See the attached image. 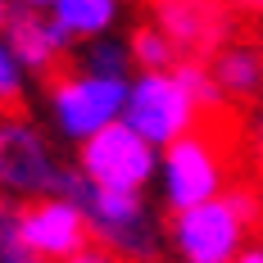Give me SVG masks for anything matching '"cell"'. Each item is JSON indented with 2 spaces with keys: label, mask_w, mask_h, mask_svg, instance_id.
Instances as JSON below:
<instances>
[{
  "label": "cell",
  "mask_w": 263,
  "mask_h": 263,
  "mask_svg": "<svg viewBox=\"0 0 263 263\" xmlns=\"http://www.w3.org/2000/svg\"><path fill=\"white\" fill-rule=\"evenodd\" d=\"M127 64H132V46L123 41H114V36H100V41H91L86 50H82V73H96V78H118L127 82Z\"/></svg>",
  "instance_id": "4fadbf2b"
},
{
  "label": "cell",
  "mask_w": 263,
  "mask_h": 263,
  "mask_svg": "<svg viewBox=\"0 0 263 263\" xmlns=\"http://www.w3.org/2000/svg\"><path fill=\"white\" fill-rule=\"evenodd\" d=\"M59 195L73 200L91 227V236L105 250H114L118 259H150L159 250V232H155V213L145 209L141 195H118V191H100L91 186L82 173H64Z\"/></svg>",
  "instance_id": "6da1fadb"
},
{
  "label": "cell",
  "mask_w": 263,
  "mask_h": 263,
  "mask_svg": "<svg viewBox=\"0 0 263 263\" xmlns=\"http://www.w3.org/2000/svg\"><path fill=\"white\" fill-rule=\"evenodd\" d=\"M82 177L100 191H118V195H141V186L159 173V155L155 145L132 132L127 123H114L109 132L91 136L82 145Z\"/></svg>",
  "instance_id": "277c9868"
},
{
  "label": "cell",
  "mask_w": 263,
  "mask_h": 263,
  "mask_svg": "<svg viewBox=\"0 0 263 263\" xmlns=\"http://www.w3.org/2000/svg\"><path fill=\"white\" fill-rule=\"evenodd\" d=\"M236 263H263V245H250V250H245Z\"/></svg>",
  "instance_id": "d6986e66"
},
{
  "label": "cell",
  "mask_w": 263,
  "mask_h": 263,
  "mask_svg": "<svg viewBox=\"0 0 263 263\" xmlns=\"http://www.w3.org/2000/svg\"><path fill=\"white\" fill-rule=\"evenodd\" d=\"M5 41H9V50L18 54L23 68H50L68 36L46 14H9V36Z\"/></svg>",
  "instance_id": "9c48e42d"
},
{
  "label": "cell",
  "mask_w": 263,
  "mask_h": 263,
  "mask_svg": "<svg viewBox=\"0 0 263 263\" xmlns=\"http://www.w3.org/2000/svg\"><path fill=\"white\" fill-rule=\"evenodd\" d=\"M64 173L54 168L41 132L27 123H0V191L9 195H59Z\"/></svg>",
  "instance_id": "52a82bcc"
},
{
  "label": "cell",
  "mask_w": 263,
  "mask_h": 263,
  "mask_svg": "<svg viewBox=\"0 0 263 263\" xmlns=\"http://www.w3.org/2000/svg\"><path fill=\"white\" fill-rule=\"evenodd\" d=\"M86 236H91V227H86L82 209L64 195L36 200V204L23 209V240L36 259H54V263L78 259L82 250H91Z\"/></svg>",
  "instance_id": "ba28073f"
},
{
  "label": "cell",
  "mask_w": 263,
  "mask_h": 263,
  "mask_svg": "<svg viewBox=\"0 0 263 263\" xmlns=\"http://www.w3.org/2000/svg\"><path fill=\"white\" fill-rule=\"evenodd\" d=\"M173 73H177V82L186 86V96H191V100H195L200 109L218 105V96H222V86L213 82V73H209V68H200V64H177Z\"/></svg>",
  "instance_id": "2e32d148"
},
{
  "label": "cell",
  "mask_w": 263,
  "mask_h": 263,
  "mask_svg": "<svg viewBox=\"0 0 263 263\" xmlns=\"http://www.w3.org/2000/svg\"><path fill=\"white\" fill-rule=\"evenodd\" d=\"M127 91L132 82H118V78H96V73H73L54 86L50 96V109H54V123L68 141H91L109 132L114 123H123L127 114Z\"/></svg>",
  "instance_id": "5b68a950"
},
{
  "label": "cell",
  "mask_w": 263,
  "mask_h": 263,
  "mask_svg": "<svg viewBox=\"0 0 263 263\" xmlns=\"http://www.w3.org/2000/svg\"><path fill=\"white\" fill-rule=\"evenodd\" d=\"M0 23H9V18H5V5H0Z\"/></svg>",
  "instance_id": "ffe728a7"
},
{
  "label": "cell",
  "mask_w": 263,
  "mask_h": 263,
  "mask_svg": "<svg viewBox=\"0 0 263 263\" xmlns=\"http://www.w3.org/2000/svg\"><path fill=\"white\" fill-rule=\"evenodd\" d=\"M159 32L177 46V50H209L213 41L222 36V18L213 9H200V5H163L159 9Z\"/></svg>",
  "instance_id": "30bf717a"
},
{
  "label": "cell",
  "mask_w": 263,
  "mask_h": 263,
  "mask_svg": "<svg viewBox=\"0 0 263 263\" xmlns=\"http://www.w3.org/2000/svg\"><path fill=\"white\" fill-rule=\"evenodd\" d=\"M213 82L227 91V96H259L263 91V59L250 46H232V50L218 54L213 64Z\"/></svg>",
  "instance_id": "7c38bea8"
},
{
  "label": "cell",
  "mask_w": 263,
  "mask_h": 263,
  "mask_svg": "<svg viewBox=\"0 0 263 263\" xmlns=\"http://www.w3.org/2000/svg\"><path fill=\"white\" fill-rule=\"evenodd\" d=\"M159 182H163V195H168V204L177 213L213 204L218 191H222V159L204 136H186V141L163 150Z\"/></svg>",
  "instance_id": "8992f818"
},
{
  "label": "cell",
  "mask_w": 263,
  "mask_h": 263,
  "mask_svg": "<svg viewBox=\"0 0 263 263\" xmlns=\"http://www.w3.org/2000/svg\"><path fill=\"white\" fill-rule=\"evenodd\" d=\"M68 263H127V259H118V254L105 250V245H91V250H82L78 259H68Z\"/></svg>",
  "instance_id": "ac0fdd59"
},
{
  "label": "cell",
  "mask_w": 263,
  "mask_h": 263,
  "mask_svg": "<svg viewBox=\"0 0 263 263\" xmlns=\"http://www.w3.org/2000/svg\"><path fill=\"white\" fill-rule=\"evenodd\" d=\"M114 14H118L114 0H54L50 5V18L59 23L64 36H91V41H100Z\"/></svg>",
  "instance_id": "8fae6325"
},
{
  "label": "cell",
  "mask_w": 263,
  "mask_h": 263,
  "mask_svg": "<svg viewBox=\"0 0 263 263\" xmlns=\"http://www.w3.org/2000/svg\"><path fill=\"white\" fill-rule=\"evenodd\" d=\"M195 114H200V105L186 96L177 73H141V78H132L123 123L132 132H141L155 150L159 145L168 150V145H177L186 136H195Z\"/></svg>",
  "instance_id": "3957f363"
},
{
  "label": "cell",
  "mask_w": 263,
  "mask_h": 263,
  "mask_svg": "<svg viewBox=\"0 0 263 263\" xmlns=\"http://www.w3.org/2000/svg\"><path fill=\"white\" fill-rule=\"evenodd\" d=\"M0 263H41L23 240V209L0 204Z\"/></svg>",
  "instance_id": "9a60e30c"
},
{
  "label": "cell",
  "mask_w": 263,
  "mask_h": 263,
  "mask_svg": "<svg viewBox=\"0 0 263 263\" xmlns=\"http://www.w3.org/2000/svg\"><path fill=\"white\" fill-rule=\"evenodd\" d=\"M254 204L250 195H218L213 204L177 213L173 222V245L182 263H236L245 254V232H250Z\"/></svg>",
  "instance_id": "7a4b0ae2"
},
{
  "label": "cell",
  "mask_w": 263,
  "mask_h": 263,
  "mask_svg": "<svg viewBox=\"0 0 263 263\" xmlns=\"http://www.w3.org/2000/svg\"><path fill=\"white\" fill-rule=\"evenodd\" d=\"M132 54L141 64V73H173V59H177V46L159 32V27H141L132 36Z\"/></svg>",
  "instance_id": "5bb4252c"
},
{
  "label": "cell",
  "mask_w": 263,
  "mask_h": 263,
  "mask_svg": "<svg viewBox=\"0 0 263 263\" xmlns=\"http://www.w3.org/2000/svg\"><path fill=\"white\" fill-rule=\"evenodd\" d=\"M23 91V64L9 50V41H0V100H18Z\"/></svg>",
  "instance_id": "e0dca14e"
}]
</instances>
